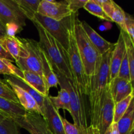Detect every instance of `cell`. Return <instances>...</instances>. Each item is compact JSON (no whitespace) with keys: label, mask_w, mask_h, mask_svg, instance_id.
<instances>
[{"label":"cell","mask_w":134,"mask_h":134,"mask_svg":"<svg viewBox=\"0 0 134 134\" xmlns=\"http://www.w3.org/2000/svg\"><path fill=\"white\" fill-rule=\"evenodd\" d=\"M81 24L91 43L101 55L104 54L108 51L113 49L115 43H110L105 40L85 21H81Z\"/></svg>","instance_id":"cell-17"},{"label":"cell","mask_w":134,"mask_h":134,"mask_svg":"<svg viewBox=\"0 0 134 134\" xmlns=\"http://www.w3.org/2000/svg\"><path fill=\"white\" fill-rule=\"evenodd\" d=\"M24 79L27 85L41 94L43 96H48L49 90L47 88L45 81L43 76L34 72L24 71H23Z\"/></svg>","instance_id":"cell-19"},{"label":"cell","mask_w":134,"mask_h":134,"mask_svg":"<svg viewBox=\"0 0 134 134\" xmlns=\"http://www.w3.org/2000/svg\"><path fill=\"white\" fill-rule=\"evenodd\" d=\"M38 14L56 20H61L73 14L67 1L41 0L38 8Z\"/></svg>","instance_id":"cell-9"},{"label":"cell","mask_w":134,"mask_h":134,"mask_svg":"<svg viewBox=\"0 0 134 134\" xmlns=\"http://www.w3.org/2000/svg\"><path fill=\"white\" fill-rule=\"evenodd\" d=\"M0 134H20V127L11 117L0 120Z\"/></svg>","instance_id":"cell-31"},{"label":"cell","mask_w":134,"mask_h":134,"mask_svg":"<svg viewBox=\"0 0 134 134\" xmlns=\"http://www.w3.org/2000/svg\"><path fill=\"white\" fill-rule=\"evenodd\" d=\"M105 134H119V130H118L117 124L116 123L113 122L111 125V126L108 128L107 131H106Z\"/></svg>","instance_id":"cell-38"},{"label":"cell","mask_w":134,"mask_h":134,"mask_svg":"<svg viewBox=\"0 0 134 134\" xmlns=\"http://www.w3.org/2000/svg\"><path fill=\"white\" fill-rule=\"evenodd\" d=\"M20 128L30 134H53L43 115L37 113L27 112L22 116L12 118Z\"/></svg>","instance_id":"cell-8"},{"label":"cell","mask_w":134,"mask_h":134,"mask_svg":"<svg viewBox=\"0 0 134 134\" xmlns=\"http://www.w3.org/2000/svg\"><path fill=\"white\" fill-rule=\"evenodd\" d=\"M128 35L134 41V17L131 14L126 13L125 30Z\"/></svg>","instance_id":"cell-34"},{"label":"cell","mask_w":134,"mask_h":134,"mask_svg":"<svg viewBox=\"0 0 134 134\" xmlns=\"http://www.w3.org/2000/svg\"><path fill=\"white\" fill-rule=\"evenodd\" d=\"M77 13L71 14L61 20H56L37 13L35 18L39 24L68 51L69 44V35Z\"/></svg>","instance_id":"cell-5"},{"label":"cell","mask_w":134,"mask_h":134,"mask_svg":"<svg viewBox=\"0 0 134 134\" xmlns=\"http://www.w3.org/2000/svg\"><path fill=\"white\" fill-rule=\"evenodd\" d=\"M114 108L115 103L108 87L97 122L96 130L98 134L105 133L106 131L113 123Z\"/></svg>","instance_id":"cell-11"},{"label":"cell","mask_w":134,"mask_h":134,"mask_svg":"<svg viewBox=\"0 0 134 134\" xmlns=\"http://www.w3.org/2000/svg\"><path fill=\"white\" fill-rule=\"evenodd\" d=\"M119 134H132L134 125V98L133 97L128 109L116 123Z\"/></svg>","instance_id":"cell-20"},{"label":"cell","mask_w":134,"mask_h":134,"mask_svg":"<svg viewBox=\"0 0 134 134\" xmlns=\"http://www.w3.org/2000/svg\"><path fill=\"white\" fill-rule=\"evenodd\" d=\"M31 22L39 34V46L49 60L52 69L58 71L68 80L75 84L69 67L68 51L64 49L35 18Z\"/></svg>","instance_id":"cell-2"},{"label":"cell","mask_w":134,"mask_h":134,"mask_svg":"<svg viewBox=\"0 0 134 134\" xmlns=\"http://www.w3.org/2000/svg\"><path fill=\"white\" fill-rule=\"evenodd\" d=\"M9 116H8L7 114H5V113L2 112V111H0V120H3V119H6V118L9 117Z\"/></svg>","instance_id":"cell-40"},{"label":"cell","mask_w":134,"mask_h":134,"mask_svg":"<svg viewBox=\"0 0 134 134\" xmlns=\"http://www.w3.org/2000/svg\"><path fill=\"white\" fill-rule=\"evenodd\" d=\"M133 43H134V41H133Z\"/></svg>","instance_id":"cell-42"},{"label":"cell","mask_w":134,"mask_h":134,"mask_svg":"<svg viewBox=\"0 0 134 134\" xmlns=\"http://www.w3.org/2000/svg\"><path fill=\"white\" fill-rule=\"evenodd\" d=\"M26 19L15 0H0V22L4 26L14 23L24 28Z\"/></svg>","instance_id":"cell-10"},{"label":"cell","mask_w":134,"mask_h":134,"mask_svg":"<svg viewBox=\"0 0 134 134\" xmlns=\"http://www.w3.org/2000/svg\"><path fill=\"white\" fill-rule=\"evenodd\" d=\"M7 83L10 86V87L14 92L18 102H19L20 105L27 112L37 113L43 115L39 105L30 94H29L27 92L14 84L10 83V82H7Z\"/></svg>","instance_id":"cell-18"},{"label":"cell","mask_w":134,"mask_h":134,"mask_svg":"<svg viewBox=\"0 0 134 134\" xmlns=\"http://www.w3.org/2000/svg\"><path fill=\"white\" fill-rule=\"evenodd\" d=\"M18 7L26 18L32 21L37 13L41 0H15Z\"/></svg>","instance_id":"cell-26"},{"label":"cell","mask_w":134,"mask_h":134,"mask_svg":"<svg viewBox=\"0 0 134 134\" xmlns=\"http://www.w3.org/2000/svg\"><path fill=\"white\" fill-rule=\"evenodd\" d=\"M68 7L73 14L78 13V10L81 8H84L88 0H66Z\"/></svg>","instance_id":"cell-35"},{"label":"cell","mask_w":134,"mask_h":134,"mask_svg":"<svg viewBox=\"0 0 134 134\" xmlns=\"http://www.w3.org/2000/svg\"><path fill=\"white\" fill-rule=\"evenodd\" d=\"M62 122L65 134H98V131L91 126L87 128H79L64 118H62Z\"/></svg>","instance_id":"cell-28"},{"label":"cell","mask_w":134,"mask_h":134,"mask_svg":"<svg viewBox=\"0 0 134 134\" xmlns=\"http://www.w3.org/2000/svg\"><path fill=\"white\" fill-rule=\"evenodd\" d=\"M74 35L85 73L89 81L90 77L95 75L99 69L102 55L93 45L85 33L78 15L75 21Z\"/></svg>","instance_id":"cell-3"},{"label":"cell","mask_w":134,"mask_h":134,"mask_svg":"<svg viewBox=\"0 0 134 134\" xmlns=\"http://www.w3.org/2000/svg\"><path fill=\"white\" fill-rule=\"evenodd\" d=\"M0 44L13 57L14 62L28 56V52L24 45L21 38L6 35L0 38Z\"/></svg>","instance_id":"cell-13"},{"label":"cell","mask_w":134,"mask_h":134,"mask_svg":"<svg viewBox=\"0 0 134 134\" xmlns=\"http://www.w3.org/2000/svg\"><path fill=\"white\" fill-rule=\"evenodd\" d=\"M48 98L56 111H59L62 109L70 113V97L66 89L61 87L57 96H48Z\"/></svg>","instance_id":"cell-25"},{"label":"cell","mask_w":134,"mask_h":134,"mask_svg":"<svg viewBox=\"0 0 134 134\" xmlns=\"http://www.w3.org/2000/svg\"><path fill=\"white\" fill-rule=\"evenodd\" d=\"M0 58L9 60L10 62H14V60L13 58V57L4 49V48L1 46V44H0Z\"/></svg>","instance_id":"cell-37"},{"label":"cell","mask_w":134,"mask_h":134,"mask_svg":"<svg viewBox=\"0 0 134 134\" xmlns=\"http://www.w3.org/2000/svg\"><path fill=\"white\" fill-rule=\"evenodd\" d=\"M95 1L102 7L112 22L117 24L121 30H125L126 13L118 4L112 0H95Z\"/></svg>","instance_id":"cell-15"},{"label":"cell","mask_w":134,"mask_h":134,"mask_svg":"<svg viewBox=\"0 0 134 134\" xmlns=\"http://www.w3.org/2000/svg\"><path fill=\"white\" fill-rule=\"evenodd\" d=\"M126 52V46L122 35L120 33L117 42L113 51L110 60L109 83L111 81L117 77L120 65Z\"/></svg>","instance_id":"cell-16"},{"label":"cell","mask_w":134,"mask_h":134,"mask_svg":"<svg viewBox=\"0 0 134 134\" xmlns=\"http://www.w3.org/2000/svg\"><path fill=\"white\" fill-rule=\"evenodd\" d=\"M0 74L6 75L7 76H14L24 79L23 71L18 67L13 65L9 60L0 58Z\"/></svg>","instance_id":"cell-27"},{"label":"cell","mask_w":134,"mask_h":134,"mask_svg":"<svg viewBox=\"0 0 134 134\" xmlns=\"http://www.w3.org/2000/svg\"><path fill=\"white\" fill-rule=\"evenodd\" d=\"M41 58L42 65H43V76L44 81H45L47 88L50 90L51 88H57L59 85L58 77L55 74L53 69H52V67L50 63L49 60H48L45 54L42 51V49Z\"/></svg>","instance_id":"cell-22"},{"label":"cell","mask_w":134,"mask_h":134,"mask_svg":"<svg viewBox=\"0 0 134 134\" xmlns=\"http://www.w3.org/2000/svg\"><path fill=\"white\" fill-rule=\"evenodd\" d=\"M117 77L122 79H124L128 80V81H130L129 62H128L126 51L125 53H124V57H123L121 65H120V69H119V72Z\"/></svg>","instance_id":"cell-33"},{"label":"cell","mask_w":134,"mask_h":134,"mask_svg":"<svg viewBox=\"0 0 134 134\" xmlns=\"http://www.w3.org/2000/svg\"><path fill=\"white\" fill-rule=\"evenodd\" d=\"M0 97H2L16 103H19L15 94L10 86L5 81H2L1 79H0Z\"/></svg>","instance_id":"cell-32"},{"label":"cell","mask_w":134,"mask_h":134,"mask_svg":"<svg viewBox=\"0 0 134 134\" xmlns=\"http://www.w3.org/2000/svg\"><path fill=\"white\" fill-rule=\"evenodd\" d=\"M84 9L87 10L90 14L100 18V19L108 21V22H112L111 20L105 14L102 7L97 3L95 0H88L84 6Z\"/></svg>","instance_id":"cell-29"},{"label":"cell","mask_w":134,"mask_h":134,"mask_svg":"<svg viewBox=\"0 0 134 134\" xmlns=\"http://www.w3.org/2000/svg\"><path fill=\"white\" fill-rule=\"evenodd\" d=\"M133 98H134V90H133ZM132 134H134V125H133V131H132Z\"/></svg>","instance_id":"cell-41"},{"label":"cell","mask_w":134,"mask_h":134,"mask_svg":"<svg viewBox=\"0 0 134 134\" xmlns=\"http://www.w3.org/2000/svg\"><path fill=\"white\" fill-rule=\"evenodd\" d=\"M113 49L102 55L99 69L88 81L87 97L89 103L90 126L96 130L99 112L109 85L110 60Z\"/></svg>","instance_id":"cell-1"},{"label":"cell","mask_w":134,"mask_h":134,"mask_svg":"<svg viewBox=\"0 0 134 134\" xmlns=\"http://www.w3.org/2000/svg\"><path fill=\"white\" fill-rule=\"evenodd\" d=\"M75 25V24H74ZM68 60L71 71L73 75L76 86L83 98L87 96L88 80L85 71L83 64L79 53L74 35V27L69 35V44L68 50Z\"/></svg>","instance_id":"cell-6"},{"label":"cell","mask_w":134,"mask_h":134,"mask_svg":"<svg viewBox=\"0 0 134 134\" xmlns=\"http://www.w3.org/2000/svg\"><path fill=\"white\" fill-rule=\"evenodd\" d=\"M58 79L60 87L68 90L70 97V115L73 119V124L79 128H87L89 126L87 121L86 110L85 109V98L80 94L75 84L68 80L58 71L53 69Z\"/></svg>","instance_id":"cell-4"},{"label":"cell","mask_w":134,"mask_h":134,"mask_svg":"<svg viewBox=\"0 0 134 134\" xmlns=\"http://www.w3.org/2000/svg\"><path fill=\"white\" fill-rule=\"evenodd\" d=\"M7 33H6V28L5 26L0 22V38L6 36Z\"/></svg>","instance_id":"cell-39"},{"label":"cell","mask_w":134,"mask_h":134,"mask_svg":"<svg viewBox=\"0 0 134 134\" xmlns=\"http://www.w3.org/2000/svg\"><path fill=\"white\" fill-rule=\"evenodd\" d=\"M21 40L28 52V56L15 62L18 68L22 71H29L43 76L41 49L39 42L32 39L22 38Z\"/></svg>","instance_id":"cell-7"},{"label":"cell","mask_w":134,"mask_h":134,"mask_svg":"<svg viewBox=\"0 0 134 134\" xmlns=\"http://www.w3.org/2000/svg\"><path fill=\"white\" fill-rule=\"evenodd\" d=\"M0 111L11 118L24 116L27 111L19 104L0 97Z\"/></svg>","instance_id":"cell-23"},{"label":"cell","mask_w":134,"mask_h":134,"mask_svg":"<svg viewBox=\"0 0 134 134\" xmlns=\"http://www.w3.org/2000/svg\"><path fill=\"white\" fill-rule=\"evenodd\" d=\"M5 81L6 82H10V83L14 84V85L19 86L21 88L23 89L24 90L27 92L29 94H30L35 99L37 103H38V105H39V107H40L41 110L42 111V113H43V107H44V99L46 98L45 96H42L38 92L34 90L33 88H31L30 85H27L25 81H24L22 79L18 78L16 77H14V76H7L5 78Z\"/></svg>","instance_id":"cell-21"},{"label":"cell","mask_w":134,"mask_h":134,"mask_svg":"<svg viewBox=\"0 0 134 134\" xmlns=\"http://www.w3.org/2000/svg\"><path fill=\"white\" fill-rule=\"evenodd\" d=\"M7 35L10 37H15L16 34H19L23 30V27L14 23L8 24L5 26Z\"/></svg>","instance_id":"cell-36"},{"label":"cell","mask_w":134,"mask_h":134,"mask_svg":"<svg viewBox=\"0 0 134 134\" xmlns=\"http://www.w3.org/2000/svg\"><path fill=\"white\" fill-rule=\"evenodd\" d=\"M43 116L47 121L51 132L53 134H65L62 117L59 111H56L50 101L48 96L44 99Z\"/></svg>","instance_id":"cell-12"},{"label":"cell","mask_w":134,"mask_h":134,"mask_svg":"<svg viewBox=\"0 0 134 134\" xmlns=\"http://www.w3.org/2000/svg\"><path fill=\"white\" fill-rule=\"evenodd\" d=\"M133 97V96L132 94V95L128 96L123 100L115 103V108H114L113 122L117 123L119 121V120L121 119L122 116L124 115L126 110L128 109Z\"/></svg>","instance_id":"cell-30"},{"label":"cell","mask_w":134,"mask_h":134,"mask_svg":"<svg viewBox=\"0 0 134 134\" xmlns=\"http://www.w3.org/2000/svg\"><path fill=\"white\" fill-rule=\"evenodd\" d=\"M109 88L115 104L132 95L133 92L130 81L118 77L110 82Z\"/></svg>","instance_id":"cell-14"},{"label":"cell","mask_w":134,"mask_h":134,"mask_svg":"<svg viewBox=\"0 0 134 134\" xmlns=\"http://www.w3.org/2000/svg\"><path fill=\"white\" fill-rule=\"evenodd\" d=\"M120 34L122 35L126 46L128 62H129L130 73V82L133 90H134V43L133 41L130 37L126 31L120 29Z\"/></svg>","instance_id":"cell-24"}]
</instances>
